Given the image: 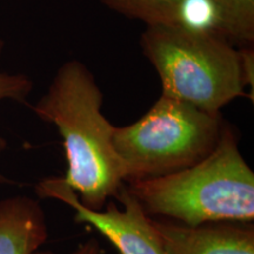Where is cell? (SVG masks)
<instances>
[{
  "label": "cell",
  "instance_id": "obj_1",
  "mask_svg": "<svg viewBox=\"0 0 254 254\" xmlns=\"http://www.w3.org/2000/svg\"><path fill=\"white\" fill-rule=\"evenodd\" d=\"M103 93L79 60L63 64L49 90L33 106L62 135L67 172L64 182L82 206L100 211L125 184V168L113 145V126L101 111Z\"/></svg>",
  "mask_w": 254,
  "mask_h": 254
},
{
  "label": "cell",
  "instance_id": "obj_2",
  "mask_svg": "<svg viewBox=\"0 0 254 254\" xmlns=\"http://www.w3.org/2000/svg\"><path fill=\"white\" fill-rule=\"evenodd\" d=\"M126 187L147 215L187 226L249 224L254 219V173L228 124L214 151L200 163L167 176L133 180Z\"/></svg>",
  "mask_w": 254,
  "mask_h": 254
},
{
  "label": "cell",
  "instance_id": "obj_3",
  "mask_svg": "<svg viewBox=\"0 0 254 254\" xmlns=\"http://www.w3.org/2000/svg\"><path fill=\"white\" fill-rule=\"evenodd\" d=\"M141 49L157 71L163 95L209 113L245 97L239 49L220 33L146 26Z\"/></svg>",
  "mask_w": 254,
  "mask_h": 254
},
{
  "label": "cell",
  "instance_id": "obj_4",
  "mask_svg": "<svg viewBox=\"0 0 254 254\" xmlns=\"http://www.w3.org/2000/svg\"><path fill=\"white\" fill-rule=\"evenodd\" d=\"M221 113H209L160 95L140 119L116 127L113 145L125 168V183L172 174L200 163L220 140Z\"/></svg>",
  "mask_w": 254,
  "mask_h": 254
},
{
  "label": "cell",
  "instance_id": "obj_5",
  "mask_svg": "<svg viewBox=\"0 0 254 254\" xmlns=\"http://www.w3.org/2000/svg\"><path fill=\"white\" fill-rule=\"evenodd\" d=\"M36 193L40 199H56L68 205L75 211V221L93 226L120 254H166L152 219L128 192L125 184L116 196L123 209L113 202H109L104 211L86 208L80 204L74 190L64 182L63 177L40 180L36 186Z\"/></svg>",
  "mask_w": 254,
  "mask_h": 254
},
{
  "label": "cell",
  "instance_id": "obj_6",
  "mask_svg": "<svg viewBox=\"0 0 254 254\" xmlns=\"http://www.w3.org/2000/svg\"><path fill=\"white\" fill-rule=\"evenodd\" d=\"M166 254H254V227L246 222L199 226L152 219Z\"/></svg>",
  "mask_w": 254,
  "mask_h": 254
},
{
  "label": "cell",
  "instance_id": "obj_7",
  "mask_svg": "<svg viewBox=\"0 0 254 254\" xmlns=\"http://www.w3.org/2000/svg\"><path fill=\"white\" fill-rule=\"evenodd\" d=\"M105 6L146 26H179L225 37L221 14L213 0H100Z\"/></svg>",
  "mask_w": 254,
  "mask_h": 254
},
{
  "label": "cell",
  "instance_id": "obj_8",
  "mask_svg": "<svg viewBox=\"0 0 254 254\" xmlns=\"http://www.w3.org/2000/svg\"><path fill=\"white\" fill-rule=\"evenodd\" d=\"M46 239L45 214L37 200L18 195L0 201V254H34Z\"/></svg>",
  "mask_w": 254,
  "mask_h": 254
},
{
  "label": "cell",
  "instance_id": "obj_9",
  "mask_svg": "<svg viewBox=\"0 0 254 254\" xmlns=\"http://www.w3.org/2000/svg\"><path fill=\"white\" fill-rule=\"evenodd\" d=\"M221 14L225 37L234 45H253L254 0H213Z\"/></svg>",
  "mask_w": 254,
  "mask_h": 254
},
{
  "label": "cell",
  "instance_id": "obj_10",
  "mask_svg": "<svg viewBox=\"0 0 254 254\" xmlns=\"http://www.w3.org/2000/svg\"><path fill=\"white\" fill-rule=\"evenodd\" d=\"M2 43L0 41V53ZM32 90V81L24 74H11L0 71V101L11 99L25 103Z\"/></svg>",
  "mask_w": 254,
  "mask_h": 254
},
{
  "label": "cell",
  "instance_id": "obj_11",
  "mask_svg": "<svg viewBox=\"0 0 254 254\" xmlns=\"http://www.w3.org/2000/svg\"><path fill=\"white\" fill-rule=\"evenodd\" d=\"M241 68H243L244 78H245L246 87H251V95L254 94V51L253 45L239 47Z\"/></svg>",
  "mask_w": 254,
  "mask_h": 254
},
{
  "label": "cell",
  "instance_id": "obj_12",
  "mask_svg": "<svg viewBox=\"0 0 254 254\" xmlns=\"http://www.w3.org/2000/svg\"><path fill=\"white\" fill-rule=\"evenodd\" d=\"M34 254H55V253L47 252V251H44V252H39V251H37ZM69 254H104V250L101 249L99 244H98V241L92 238V239H88L86 243L80 244L74 252Z\"/></svg>",
  "mask_w": 254,
  "mask_h": 254
},
{
  "label": "cell",
  "instance_id": "obj_13",
  "mask_svg": "<svg viewBox=\"0 0 254 254\" xmlns=\"http://www.w3.org/2000/svg\"><path fill=\"white\" fill-rule=\"evenodd\" d=\"M5 147H6L5 139H2L1 136H0V153L5 150ZM12 183H13V180L7 179V178L4 177L1 173H0V184H12Z\"/></svg>",
  "mask_w": 254,
  "mask_h": 254
}]
</instances>
